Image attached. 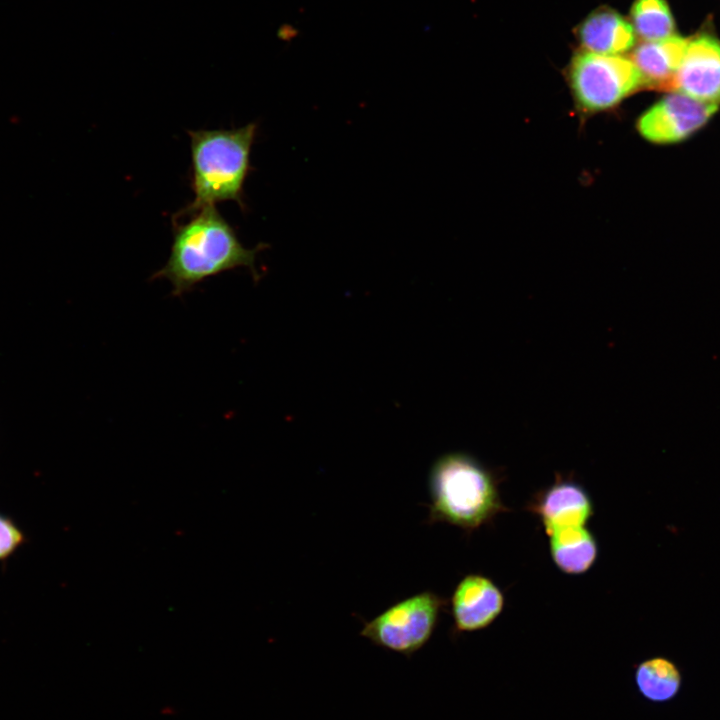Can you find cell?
<instances>
[{"label": "cell", "mask_w": 720, "mask_h": 720, "mask_svg": "<svg viewBox=\"0 0 720 720\" xmlns=\"http://www.w3.org/2000/svg\"><path fill=\"white\" fill-rule=\"evenodd\" d=\"M674 91L699 102L720 104V41L701 32L688 39Z\"/></svg>", "instance_id": "cell-7"}, {"label": "cell", "mask_w": 720, "mask_h": 720, "mask_svg": "<svg viewBox=\"0 0 720 720\" xmlns=\"http://www.w3.org/2000/svg\"><path fill=\"white\" fill-rule=\"evenodd\" d=\"M427 523L444 522L471 532L504 511L495 475L474 457L451 452L428 474Z\"/></svg>", "instance_id": "cell-3"}, {"label": "cell", "mask_w": 720, "mask_h": 720, "mask_svg": "<svg viewBox=\"0 0 720 720\" xmlns=\"http://www.w3.org/2000/svg\"><path fill=\"white\" fill-rule=\"evenodd\" d=\"M530 509L548 535L569 527L585 526L594 513L586 489L574 480L559 479L538 494Z\"/></svg>", "instance_id": "cell-9"}, {"label": "cell", "mask_w": 720, "mask_h": 720, "mask_svg": "<svg viewBox=\"0 0 720 720\" xmlns=\"http://www.w3.org/2000/svg\"><path fill=\"white\" fill-rule=\"evenodd\" d=\"M688 39L677 34L659 41L643 42L631 54L645 87L674 91Z\"/></svg>", "instance_id": "cell-10"}, {"label": "cell", "mask_w": 720, "mask_h": 720, "mask_svg": "<svg viewBox=\"0 0 720 720\" xmlns=\"http://www.w3.org/2000/svg\"><path fill=\"white\" fill-rule=\"evenodd\" d=\"M256 131V122L238 128L187 131L194 197L173 215L172 221L226 201H234L245 210L244 184L252 169L250 153Z\"/></svg>", "instance_id": "cell-2"}, {"label": "cell", "mask_w": 720, "mask_h": 720, "mask_svg": "<svg viewBox=\"0 0 720 720\" xmlns=\"http://www.w3.org/2000/svg\"><path fill=\"white\" fill-rule=\"evenodd\" d=\"M504 595L488 577L469 574L456 585L451 599L453 633L475 632L492 624L504 608Z\"/></svg>", "instance_id": "cell-8"}, {"label": "cell", "mask_w": 720, "mask_h": 720, "mask_svg": "<svg viewBox=\"0 0 720 720\" xmlns=\"http://www.w3.org/2000/svg\"><path fill=\"white\" fill-rule=\"evenodd\" d=\"M25 542V535L9 516L0 513V561L8 559Z\"/></svg>", "instance_id": "cell-15"}, {"label": "cell", "mask_w": 720, "mask_h": 720, "mask_svg": "<svg viewBox=\"0 0 720 720\" xmlns=\"http://www.w3.org/2000/svg\"><path fill=\"white\" fill-rule=\"evenodd\" d=\"M631 19L634 31L646 42L675 35V21L665 0H635Z\"/></svg>", "instance_id": "cell-14"}, {"label": "cell", "mask_w": 720, "mask_h": 720, "mask_svg": "<svg viewBox=\"0 0 720 720\" xmlns=\"http://www.w3.org/2000/svg\"><path fill=\"white\" fill-rule=\"evenodd\" d=\"M446 600L426 590L389 606L369 621L360 635L373 645L410 658L431 639Z\"/></svg>", "instance_id": "cell-4"}, {"label": "cell", "mask_w": 720, "mask_h": 720, "mask_svg": "<svg viewBox=\"0 0 720 720\" xmlns=\"http://www.w3.org/2000/svg\"><path fill=\"white\" fill-rule=\"evenodd\" d=\"M634 677L640 694L652 702L670 700L679 691L681 683L676 665L661 656L642 661L637 666Z\"/></svg>", "instance_id": "cell-13"}, {"label": "cell", "mask_w": 720, "mask_h": 720, "mask_svg": "<svg viewBox=\"0 0 720 720\" xmlns=\"http://www.w3.org/2000/svg\"><path fill=\"white\" fill-rule=\"evenodd\" d=\"M184 219L185 222L172 221L173 240L168 260L151 279H167L174 296H181L204 280L237 268H248L253 278L259 279L255 259L266 244L245 247L216 206L202 208Z\"/></svg>", "instance_id": "cell-1"}, {"label": "cell", "mask_w": 720, "mask_h": 720, "mask_svg": "<svg viewBox=\"0 0 720 720\" xmlns=\"http://www.w3.org/2000/svg\"><path fill=\"white\" fill-rule=\"evenodd\" d=\"M718 108L672 91L641 114L637 129L651 143L677 144L702 129Z\"/></svg>", "instance_id": "cell-6"}, {"label": "cell", "mask_w": 720, "mask_h": 720, "mask_svg": "<svg viewBox=\"0 0 720 720\" xmlns=\"http://www.w3.org/2000/svg\"><path fill=\"white\" fill-rule=\"evenodd\" d=\"M568 76L576 103L585 112L610 109L645 87L641 73L630 58L586 50L572 58Z\"/></svg>", "instance_id": "cell-5"}, {"label": "cell", "mask_w": 720, "mask_h": 720, "mask_svg": "<svg viewBox=\"0 0 720 720\" xmlns=\"http://www.w3.org/2000/svg\"><path fill=\"white\" fill-rule=\"evenodd\" d=\"M577 37L582 47L601 55H620L635 44L632 25L610 8H598L578 27Z\"/></svg>", "instance_id": "cell-11"}, {"label": "cell", "mask_w": 720, "mask_h": 720, "mask_svg": "<svg viewBox=\"0 0 720 720\" xmlns=\"http://www.w3.org/2000/svg\"><path fill=\"white\" fill-rule=\"evenodd\" d=\"M550 554L555 565L564 573L578 575L595 563L598 546L593 534L585 526L557 530L549 535Z\"/></svg>", "instance_id": "cell-12"}]
</instances>
